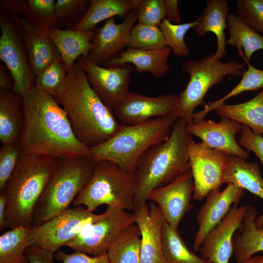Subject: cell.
<instances>
[{
	"instance_id": "cell-32",
	"label": "cell",
	"mask_w": 263,
	"mask_h": 263,
	"mask_svg": "<svg viewBox=\"0 0 263 263\" xmlns=\"http://www.w3.org/2000/svg\"><path fill=\"white\" fill-rule=\"evenodd\" d=\"M141 237L140 229L134 223L119 236L109 250L111 263H140Z\"/></svg>"
},
{
	"instance_id": "cell-3",
	"label": "cell",
	"mask_w": 263,
	"mask_h": 263,
	"mask_svg": "<svg viewBox=\"0 0 263 263\" xmlns=\"http://www.w3.org/2000/svg\"><path fill=\"white\" fill-rule=\"evenodd\" d=\"M188 125L178 119L169 137L150 148L139 159L135 172L134 208L146 202L152 190L171 183L190 169L187 146L193 135Z\"/></svg>"
},
{
	"instance_id": "cell-33",
	"label": "cell",
	"mask_w": 263,
	"mask_h": 263,
	"mask_svg": "<svg viewBox=\"0 0 263 263\" xmlns=\"http://www.w3.org/2000/svg\"><path fill=\"white\" fill-rule=\"evenodd\" d=\"M162 246L166 263H209L189 249L178 231L165 220L162 228Z\"/></svg>"
},
{
	"instance_id": "cell-26",
	"label": "cell",
	"mask_w": 263,
	"mask_h": 263,
	"mask_svg": "<svg viewBox=\"0 0 263 263\" xmlns=\"http://www.w3.org/2000/svg\"><path fill=\"white\" fill-rule=\"evenodd\" d=\"M22 96L0 88V141L1 145L16 143L24 125Z\"/></svg>"
},
{
	"instance_id": "cell-27",
	"label": "cell",
	"mask_w": 263,
	"mask_h": 263,
	"mask_svg": "<svg viewBox=\"0 0 263 263\" xmlns=\"http://www.w3.org/2000/svg\"><path fill=\"white\" fill-rule=\"evenodd\" d=\"M55 0H1L0 9L22 16L36 28L47 33L54 19Z\"/></svg>"
},
{
	"instance_id": "cell-40",
	"label": "cell",
	"mask_w": 263,
	"mask_h": 263,
	"mask_svg": "<svg viewBox=\"0 0 263 263\" xmlns=\"http://www.w3.org/2000/svg\"><path fill=\"white\" fill-rule=\"evenodd\" d=\"M236 15L263 36V0H237Z\"/></svg>"
},
{
	"instance_id": "cell-43",
	"label": "cell",
	"mask_w": 263,
	"mask_h": 263,
	"mask_svg": "<svg viewBox=\"0 0 263 263\" xmlns=\"http://www.w3.org/2000/svg\"><path fill=\"white\" fill-rule=\"evenodd\" d=\"M239 144L250 153L253 152L263 167V137L254 133L247 126L242 125Z\"/></svg>"
},
{
	"instance_id": "cell-5",
	"label": "cell",
	"mask_w": 263,
	"mask_h": 263,
	"mask_svg": "<svg viewBox=\"0 0 263 263\" xmlns=\"http://www.w3.org/2000/svg\"><path fill=\"white\" fill-rule=\"evenodd\" d=\"M177 119L169 114L138 124L120 125L108 140L90 148L87 157L95 162L110 161L124 171L135 173L140 157L169 137Z\"/></svg>"
},
{
	"instance_id": "cell-30",
	"label": "cell",
	"mask_w": 263,
	"mask_h": 263,
	"mask_svg": "<svg viewBox=\"0 0 263 263\" xmlns=\"http://www.w3.org/2000/svg\"><path fill=\"white\" fill-rule=\"evenodd\" d=\"M132 9L131 0H92L75 30H93L99 22L115 16L125 18Z\"/></svg>"
},
{
	"instance_id": "cell-15",
	"label": "cell",
	"mask_w": 263,
	"mask_h": 263,
	"mask_svg": "<svg viewBox=\"0 0 263 263\" xmlns=\"http://www.w3.org/2000/svg\"><path fill=\"white\" fill-rule=\"evenodd\" d=\"M179 94L170 93L150 97L129 93L113 110L121 125H132L170 114L178 101Z\"/></svg>"
},
{
	"instance_id": "cell-6",
	"label": "cell",
	"mask_w": 263,
	"mask_h": 263,
	"mask_svg": "<svg viewBox=\"0 0 263 263\" xmlns=\"http://www.w3.org/2000/svg\"><path fill=\"white\" fill-rule=\"evenodd\" d=\"M95 163L87 156L55 159L50 178L36 205L31 227L68 209L90 181Z\"/></svg>"
},
{
	"instance_id": "cell-42",
	"label": "cell",
	"mask_w": 263,
	"mask_h": 263,
	"mask_svg": "<svg viewBox=\"0 0 263 263\" xmlns=\"http://www.w3.org/2000/svg\"><path fill=\"white\" fill-rule=\"evenodd\" d=\"M21 153L17 142L1 145L0 149V193L2 192L15 168Z\"/></svg>"
},
{
	"instance_id": "cell-12",
	"label": "cell",
	"mask_w": 263,
	"mask_h": 263,
	"mask_svg": "<svg viewBox=\"0 0 263 263\" xmlns=\"http://www.w3.org/2000/svg\"><path fill=\"white\" fill-rule=\"evenodd\" d=\"M187 150L194 182L192 198L200 201L223 184L229 154L212 149L203 142L196 143L192 138L188 141Z\"/></svg>"
},
{
	"instance_id": "cell-11",
	"label": "cell",
	"mask_w": 263,
	"mask_h": 263,
	"mask_svg": "<svg viewBox=\"0 0 263 263\" xmlns=\"http://www.w3.org/2000/svg\"><path fill=\"white\" fill-rule=\"evenodd\" d=\"M102 216L85 227L67 246L75 251L92 256L107 254L121 233L135 223L133 212L107 206Z\"/></svg>"
},
{
	"instance_id": "cell-34",
	"label": "cell",
	"mask_w": 263,
	"mask_h": 263,
	"mask_svg": "<svg viewBox=\"0 0 263 263\" xmlns=\"http://www.w3.org/2000/svg\"><path fill=\"white\" fill-rule=\"evenodd\" d=\"M31 226L10 229L0 236V263H28L25 255Z\"/></svg>"
},
{
	"instance_id": "cell-37",
	"label": "cell",
	"mask_w": 263,
	"mask_h": 263,
	"mask_svg": "<svg viewBox=\"0 0 263 263\" xmlns=\"http://www.w3.org/2000/svg\"><path fill=\"white\" fill-rule=\"evenodd\" d=\"M167 46L159 26L138 22L132 27L126 47L139 49H159Z\"/></svg>"
},
{
	"instance_id": "cell-41",
	"label": "cell",
	"mask_w": 263,
	"mask_h": 263,
	"mask_svg": "<svg viewBox=\"0 0 263 263\" xmlns=\"http://www.w3.org/2000/svg\"><path fill=\"white\" fill-rule=\"evenodd\" d=\"M136 10L138 22L142 24L159 26L166 18L165 0H141Z\"/></svg>"
},
{
	"instance_id": "cell-29",
	"label": "cell",
	"mask_w": 263,
	"mask_h": 263,
	"mask_svg": "<svg viewBox=\"0 0 263 263\" xmlns=\"http://www.w3.org/2000/svg\"><path fill=\"white\" fill-rule=\"evenodd\" d=\"M214 111L226 118L248 127L255 134H263V89L252 99L239 104L223 105Z\"/></svg>"
},
{
	"instance_id": "cell-48",
	"label": "cell",
	"mask_w": 263,
	"mask_h": 263,
	"mask_svg": "<svg viewBox=\"0 0 263 263\" xmlns=\"http://www.w3.org/2000/svg\"><path fill=\"white\" fill-rule=\"evenodd\" d=\"M6 199L3 193H0V231H2L6 228L5 216H6Z\"/></svg>"
},
{
	"instance_id": "cell-49",
	"label": "cell",
	"mask_w": 263,
	"mask_h": 263,
	"mask_svg": "<svg viewBox=\"0 0 263 263\" xmlns=\"http://www.w3.org/2000/svg\"><path fill=\"white\" fill-rule=\"evenodd\" d=\"M235 263H263V255L252 256L244 261Z\"/></svg>"
},
{
	"instance_id": "cell-4",
	"label": "cell",
	"mask_w": 263,
	"mask_h": 263,
	"mask_svg": "<svg viewBox=\"0 0 263 263\" xmlns=\"http://www.w3.org/2000/svg\"><path fill=\"white\" fill-rule=\"evenodd\" d=\"M54 160L21 153L1 192L6 199V228L31 226L36 205L53 170Z\"/></svg>"
},
{
	"instance_id": "cell-18",
	"label": "cell",
	"mask_w": 263,
	"mask_h": 263,
	"mask_svg": "<svg viewBox=\"0 0 263 263\" xmlns=\"http://www.w3.org/2000/svg\"><path fill=\"white\" fill-rule=\"evenodd\" d=\"M242 126L241 124L226 118H221L219 122L204 119L193 120L188 125L189 132L209 147L246 159L249 152L236 139Z\"/></svg>"
},
{
	"instance_id": "cell-14",
	"label": "cell",
	"mask_w": 263,
	"mask_h": 263,
	"mask_svg": "<svg viewBox=\"0 0 263 263\" xmlns=\"http://www.w3.org/2000/svg\"><path fill=\"white\" fill-rule=\"evenodd\" d=\"M193 190V179L189 169L171 183L152 190L147 200L155 203L161 210L165 221L178 231L181 220L194 207L190 203Z\"/></svg>"
},
{
	"instance_id": "cell-1",
	"label": "cell",
	"mask_w": 263,
	"mask_h": 263,
	"mask_svg": "<svg viewBox=\"0 0 263 263\" xmlns=\"http://www.w3.org/2000/svg\"><path fill=\"white\" fill-rule=\"evenodd\" d=\"M24 125L17 143L21 152L53 159L87 156L56 99L35 85L22 95Z\"/></svg>"
},
{
	"instance_id": "cell-39",
	"label": "cell",
	"mask_w": 263,
	"mask_h": 263,
	"mask_svg": "<svg viewBox=\"0 0 263 263\" xmlns=\"http://www.w3.org/2000/svg\"><path fill=\"white\" fill-rule=\"evenodd\" d=\"M67 74L62 60H55L36 77L35 85L56 97L66 82Z\"/></svg>"
},
{
	"instance_id": "cell-23",
	"label": "cell",
	"mask_w": 263,
	"mask_h": 263,
	"mask_svg": "<svg viewBox=\"0 0 263 263\" xmlns=\"http://www.w3.org/2000/svg\"><path fill=\"white\" fill-rule=\"evenodd\" d=\"M223 183L246 189L263 200V178L258 161L249 162L242 157L229 155ZM255 224L258 228H263V214L256 217Z\"/></svg>"
},
{
	"instance_id": "cell-46",
	"label": "cell",
	"mask_w": 263,
	"mask_h": 263,
	"mask_svg": "<svg viewBox=\"0 0 263 263\" xmlns=\"http://www.w3.org/2000/svg\"><path fill=\"white\" fill-rule=\"evenodd\" d=\"M167 19L170 21L180 24L181 19L178 10V0H165Z\"/></svg>"
},
{
	"instance_id": "cell-36",
	"label": "cell",
	"mask_w": 263,
	"mask_h": 263,
	"mask_svg": "<svg viewBox=\"0 0 263 263\" xmlns=\"http://www.w3.org/2000/svg\"><path fill=\"white\" fill-rule=\"evenodd\" d=\"M90 2L89 0H56L52 27L74 29L84 17Z\"/></svg>"
},
{
	"instance_id": "cell-16",
	"label": "cell",
	"mask_w": 263,
	"mask_h": 263,
	"mask_svg": "<svg viewBox=\"0 0 263 263\" xmlns=\"http://www.w3.org/2000/svg\"><path fill=\"white\" fill-rule=\"evenodd\" d=\"M247 206L234 204L222 221L204 239L199 251L209 263H228L233 253L235 233L243 224Z\"/></svg>"
},
{
	"instance_id": "cell-19",
	"label": "cell",
	"mask_w": 263,
	"mask_h": 263,
	"mask_svg": "<svg viewBox=\"0 0 263 263\" xmlns=\"http://www.w3.org/2000/svg\"><path fill=\"white\" fill-rule=\"evenodd\" d=\"M135 223L141 233L140 263H166L162 246L163 214L157 205L146 202L134 208Z\"/></svg>"
},
{
	"instance_id": "cell-44",
	"label": "cell",
	"mask_w": 263,
	"mask_h": 263,
	"mask_svg": "<svg viewBox=\"0 0 263 263\" xmlns=\"http://www.w3.org/2000/svg\"><path fill=\"white\" fill-rule=\"evenodd\" d=\"M54 257L61 263H111L107 254L91 257L80 251L67 254L59 250L55 252Z\"/></svg>"
},
{
	"instance_id": "cell-2",
	"label": "cell",
	"mask_w": 263,
	"mask_h": 263,
	"mask_svg": "<svg viewBox=\"0 0 263 263\" xmlns=\"http://www.w3.org/2000/svg\"><path fill=\"white\" fill-rule=\"evenodd\" d=\"M55 98L65 111L76 138L89 148L108 140L120 126L113 111L94 91L77 62L68 72L66 82Z\"/></svg>"
},
{
	"instance_id": "cell-25",
	"label": "cell",
	"mask_w": 263,
	"mask_h": 263,
	"mask_svg": "<svg viewBox=\"0 0 263 263\" xmlns=\"http://www.w3.org/2000/svg\"><path fill=\"white\" fill-rule=\"evenodd\" d=\"M206 4L207 7L193 30L200 37H204L209 32L215 35L217 49L213 59L221 60L227 54L225 30L228 29L226 20L230 7L226 0H207Z\"/></svg>"
},
{
	"instance_id": "cell-17",
	"label": "cell",
	"mask_w": 263,
	"mask_h": 263,
	"mask_svg": "<svg viewBox=\"0 0 263 263\" xmlns=\"http://www.w3.org/2000/svg\"><path fill=\"white\" fill-rule=\"evenodd\" d=\"M244 193L243 188L227 184L223 190L214 189L207 195L196 216L199 227L193 243L195 252L199 251L206 236L226 216L231 206L238 204Z\"/></svg>"
},
{
	"instance_id": "cell-38",
	"label": "cell",
	"mask_w": 263,
	"mask_h": 263,
	"mask_svg": "<svg viewBox=\"0 0 263 263\" xmlns=\"http://www.w3.org/2000/svg\"><path fill=\"white\" fill-rule=\"evenodd\" d=\"M200 19V16L192 22L177 24L172 23L166 18L162 21L159 27L167 46L171 48L175 56L184 57L188 55L189 49L185 42V36L190 28L197 24Z\"/></svg>"
},
{
	"instance_id": "cell-28",
	"label": "cell",
	"mask_w": 263,
	"mask_h": 263,
	"mask_svg": "<svg viewBox=\"0 0 263 263\" xmlns=\"http://www.w3.org/2000/svg\"><path fill=\"white\" fill-rule=\"evenodd\" d=\"M257 215L258 211L253 207L247 206L243 225L232 241L236 262L244 261L255 253L263 251V228H258L255 224Z\"/></svg>"
},
{
	"instance_id": "cell-35",
	"label": "cell",
	"mask_w": 263,
	"mask_h": 263,
	"mask_svg": "<svg viewBox=\"0 0 263 263\" xmlns=\"http://www.w3.org/2000/svg\"><path fill=\"white\" fill-rule=\"evenodd\" d=\"M248 65L247 70L243 73L239 83L226 95L220 99L209 102L205 105L203 110L194 113L193 120L203 119L210 112L224 104L225 102L231 97L235 96L244 92L253 91L263 88V70L252 66L248 61L245 60Z\"/></svg>"
},
{
	"instance_id": "cell-10",
	"label": "cell",
	"mask_w": 263,
	"mask_h": 263,
	"mask_svg": "<svg viewBox=\"0 0 263 263\" xmlns=\"http://www.w3.org/2000/svg\"><path fill=\"white\" fill-rule=\"evenodd\" d=\"M82 206L69 208L40 225L31 227L27 246H37L54 253L73 241L87 226L101 218Z\"/></svg>"
},
{
	"instance_id": "cell-9",
	"label": "cell",
	"mask_w": 263,
	"mask_h": 263,
	"mask_svg": "<svg viewBox=\"0 0 263 263\" xmlns=\"http://www.w3.org/2000/svg\"><path fill=\"white\" fill-rule=\"evenodd\" d=\"M0 58L14 80L12 91L22 95L35 84L24 31L17 16L0 9Z\"/></svg>"
},
{
	"instance_id": "cell-24",
	"label": "cell",
	"mask_w": 263,
	"mask_h": 263,
	"mask_svg": "<svg viewBox=\"0 0 263 263\" xmlns=\"http://www.w3.org/2000/svg\"><path fill=\"white\" fill-rule=\"evenodd\" d=\"M17 18L24 31L30 64L36 77L53 61L61 60V57L47 33L36 28L25 19L19 16Z\"/></svg>"
},
{
	"instance_id": "cell-13",
	"label": "cell",
	"mask_w": 263,
	"mask_h": 263,
	"mask_svg": "<svg viewBox=\"0 0 263 263\" xmlns=\"http://www.w3.org/2000/svg\"><path fill=\"white\" fill-rule=\"evenodd\" d=\"M76 62L85 71L94 91L113 111L129 94L130 75L134 71L132 65L102 67L84 56Z\"/></svg>"
},
{
	"instance_id": "cell-7",
	"label": "cell",
	"mask_w": 263,
	"mask_h": 263,
	"mask_svg": "<svg viewBox=\"0 0 263 263\" xmlns=\"http://www.w3.org/2000/svg\"><path fill=\"white\" fill-rule=\"evenodd\" d=\"M136 192L135 173L124 171L108 161L96 162L92 176L73 202L94 212L102 205L132 212Z\"/></svg>"
},
{
	"instance_id": "cell-22",
	"label": "cell",
	"mask_w": 263,
	"mask_h": 263,
	"mask_svg": "<svg viewBox=\"0 0 263 263\" xmlns=\"http://www.w3.org/2000/svg\"><path fill=\"white\" fill-rule=\"evenodd\" d=\"M47 34L59 53L61 60L68 72L81 56H88L93 48L94 32L51 28Z\"/></svg>"
},
{
	"instance_id": "cell-31",
	"label": "cell",
	"mask_w": 263,
	"mask_h": 263,
	"mask_svg": "<svg viewBox=\"0 0 263 263\" xmlns=\"http://www.w3.org/2000/svg\"><path fill=\"white\" fill-rule=\"evenodd\" d=\"M229 36L226 43L234 46L239 50L243 48V58L249 61L254 53L263 50V36L243 22L236 15L229 13L227 19Z\"/></svg>"
},
{
	"instance_id": "cell-21",
	"label": "cell",
	"mask_w": 263,
	"mask_h": 263,
	"mask_svg": "<svg viewBox=\"0 0 263 263\" xmlns=\"http://www.w3.org/2000/svg\"><path fill=\"white\" fill-rule=\"evenodd\" d=\"M171 51L168 46L153 50L128 48L102 64L106 67L133 64L139 73L147 72L161 78L169 71L167 62Z\"/></svg>"
},
{
	"instance_id": "cell-45",
	"label": "cell",
	"mask_w": 263,
	"mask_h": 263,
	"mask_svg": "<svg viewBox=\"0 0 263 263\" xmlns=\"http://www.w3.org/2000/svg\"><path fill=\"white\" fill-rule=\"evenodd\" d=\"M55 253L37 246L27 247L25 251L28 263H54Z\"/></svg>"
},
{
	"instance_id": "cell-20",
	"label": "cell",
	"mask_w": 263,
	"mask_h": 263,
	"mask_svg": "<svg viewBox=\"0 0 263 263\" xmlns=\"http://www.w3.org/2000/svg\"><path fill=\"white\" fill-rule=\"evenodd\" d=\"M136 20L135 9H132L119 24L115 22L114 17L106 20L104 25L94 32L88 58L96 64H102L121 52L127 46Z\"/></svg>"
},
{
	"instance_id": "cell-8",
	"label": "cell",
	"mask_w": 263,
	"mask_h": 263,
	"mask_svg": "<svg viewBox=\"0 0 263 263\" xmlns=\"http://www.w3.org/2000/svg\"><path fill=\"white\" fill-rule=\"evenodd\" d=\"M244 67V64L234 60L223 62L213 59V54L197 60L183 62L182 69L189 74V79L170 115L188 124L191 123L195 108L206 104L204 98L210 89L228 75L236 77L242 75Z\"/></svg>"
},
{
	"instance_id": "cell-47",
	"label": "cell",
	"mask_w": 263,
	"mask_h": 263,
	"mask_svg": "<svg viewBox=\"0 0 263 263\" xmlns=\"http://www.w3.org/2000/svg\"><path fill=\"white\" fill-rule=\"evenodd\" d=\"M0 88L12 91L14 80L12 76L5 65H0Z\"/></svg>"
}]
</instances>
